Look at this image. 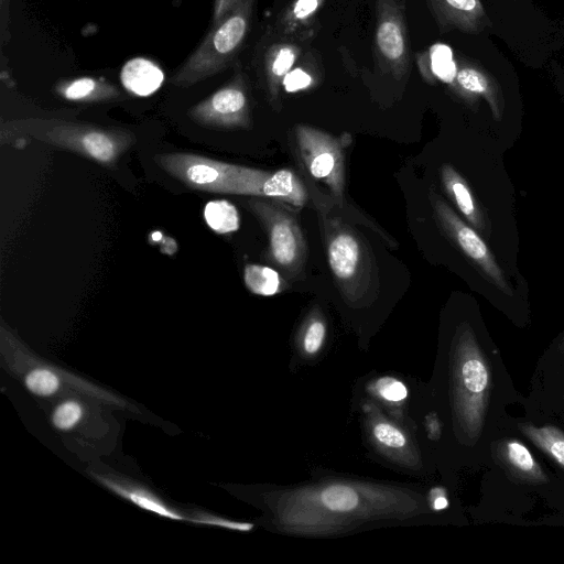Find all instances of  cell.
Listing matches in <instances>:
<instances>
[{
    "label": "cell",
    "mask_w": 564,
    "mask_h": 564,
    "mask_svg": "<svg viewBox=\"0 0 564 564\" xmlns=\"http://www.w3.org/2000/svg\"><path fill=\"white\" fill-rule=\"evenodd\" d=\"M123 88L138 97L154 94L164 82L162 68L145 57H134L124 63L120 72Z\"/></svg>",
    "instance_id": "obj_18"
},
{
    "label": "cell",
    "mask_w": 564,
    "mask_h": 564,
    "mask_svg": "<svg viewBox=\"0 0 564 564\" xmlns=\"http://www.w3.org/2000/svg\"><path fill=\"white\" fill-rule=\"evenodd\" d=\"M59 383L57 375L46 368H35L25 377L26 388L41 397L54 394L58 390Z\"/></svg>",
    "instance_id": "obj_25"
},
{
    "label": "cell",
    "mask_w": 564,
    "mask_h": 564,
    "mask_svg": "<svg viewBox=\"0 0 564 564\" xmlns=\"http://www.w3.org/2000/svg\"><path fill=\"white\" fill-rule=\"evenodd\" d=\"M83 416V406L74 400L61 403L53 412L52 421L55 427L63 431L73 429Z\"/></svg>",
    "instance_id": "obj_26"
},
{
    "label": "cell",
    "mask_w": 564,
    "mask_h": 564,
    "mask_svg": "<svg viewBox=\"0 0 564 564\" xmlns=\"http://www.w3.org/2000/svg\"><path fill=\"white\" fill-rule=\"evenodd\" d=\"M268 236V259L284 278L299 279L305 269L307 246L296 217L283 205L263 197L247 202Z\"/></svg>",
    "instance_id": "obj_6"
},
{
    "label": "cell",
    "mask_w": 564,
    "mask_h": 564,
    "mask_svg": "<svg viewBox=\"0 0 564 564\" xmlns=\"http://www.w3.org/2000/svg\"><path fill=\"white\" fill-rule=\"evenodd\" d=\"M326 335V325L319 315H312L303 335V348L308 355H313L322 347Z\"/></svg>",
    "instance_id": "obj_27"
},
{
    "label": "cell",
    "mask_w": 564,
    "mask_h": 564,
    "mask_svg": "<svg viewBox=\"0 0 564 564\" xmlns=\"http://www.w3.org/2000/svg\"><path fill=\"white\" fill-rule=\"evenodd\" d=\"M429 198L435 219L445 235L490 284L508 296L513 295L503 270L474 227L465 223L440 194L431 189Z\"/></svg>",
    "instance_id": "obj_8"
},
{
    "label": "cell",
    "mask_w": 564,
    "mask_h": 564,
    "mask_svg": "<svg viewBox=\"0 0 564 564\" xmlns=\"http://www.w3.org/2000/svg\"><path fill=\"white\" fill-rule=\"evenodd\" d=\"M22 140L40 141L110 166L135 142V137L131 131L118 127L55 118L15 119L1 124L2 144Z\"/></svg>",
    "instance_id": "obj_2"
},
{
    "label": "cell",
    "mask_w": 564,
    "mask_h": 564,
    "mask_svg": "<svg viewBox=\"0 0 564 564\" xmlns=\"http://www.w3.org/2000/svg\"><path fill=\"white\" fill-rule=\"evenodd\" d=\"M188 117L199 126L220 129H249L251 109L245 74L236 68L231 79L189 108Z\"/></svg>",
    "instance_id": "obj_9"
},
{
    "label": "cell",
    "mask_w": 564,
    "mask_h": 564,
    "mask_svg": "<svg viewBox=\"0 0 564 564\" xmlns=\"http://www.w3.org/2000/svg\"><path fill=\"white\" fill-rule=\"evenodd\" d=\"M253 4L254 0H243L232 13L212 25L202 43L171 77V83L187 88L228 68L249 33Z\"/></svg>",
    "instance_id": "obj_4"
},
{
    "label": "cell",
    "mask_w": 564,
    "mask_h": 564,
    "mask_svg": "<svg viewBox=\"0 0 564 564\" xmlns=\"http://www.w3.org/2000/svg\"><path fill=\"white\" fill-rule=\"evenodd\" d=\"M375 54L379 66L395 78L406 74L410 42L400 0H377Z\"/></svg>",
    "instance_id": "obj_10"
},
{
    "label": "cell",
    "mask_w": 564,
    "mask_h": 564,
    "mask_svg": "<svg viewBox=\"0 0 564 564\" xmlns=\"http://www.w3.org/2000/svg\"><path fill=\"white\" fill-rule=\"evenodd\" d=\"M492 459L510 478L528 485H544L549 477L529 448L519 440L505 437L491 443Z\"/></svg>",
    "instance_id": "obj_12"
},
{
    "label": "cell",
    "mask_w": 564,
    "mask_h": 564,
    "mask_svg": "<svg viewBox=\"0 0 564 564\" xmlns=\"http://www.w3.org/2000/svg\"><path fill=\"white\" fill-rule=\"evenodd\" d=\"M158 165L187 187L219 194L257 197L264 170L227 163L192 153H165Z\"/></svg>",
    "instance_id": "obj_5"
},
{
    "label": "cell",
    "mask_w": 564,
    "mask_h": 564,
    "mask_svg": "<svg viewBox=\"0 0 564 564\" xmlns=\"http://www.w3.org/2000/svg\"><path fill=\"white\" fill-rule=\"evenodd\" d=\"M378 392L383 399L393 402L401 401L408 395L405 386L393 378H384L380 380L378 383Z\"/></svg>",
    "instance_id": "obj_30"
},
{
    "label": "cell",
    "mask_w": 564,
    "mask_h": 564,
    "mask_svg": "<svg viewBox=\"0 0 564 564\" xmlns=\"http://www.w3.org/2000/svg\"><path fill=\"white\" fill-rule=\"evenodd\" d=\"M427 4L441 32L478 34L489 23L480 0H427Z\"/></svg>",
    "instance_id": "obj_13"
},
{
    "label": "cell",
    "mask_w": 564,
    "mask_h": 564,
    "mask_svg": "<svg viewBox=\"0 0 564 564\" xmlns=\"http://www.w3.org/2000/svg\"><path fill=\"white\" fill-rule=\"evenodd\" d=\"M373 435L379 443L392 448H400L405 445L403 433L389 423H378L373 427Z\"/></svg>",
    "instance_id": "obj_29"
},
{
    "label": "cell",
    "mask_w": 564,
    "mask_h": 564,
    "mask_svg": "<svg viewBox=\"0 0 564 564\" xmlns=\"http://www.w3.org/2000/svg\"><path fill=\"white\" fill-rule=\"evenodd\" d=\"M11 0H0V35L3 45L9 40Z\"/></svg>",
    "instance_id": "obj_32"
},
{
    "label": "cell",
    "mask_w": 564,
    "mask_h": 564,
    "mask_svg": "<svg viewBox=\"0 0 564 564\" xmlns=\"http://www.w3.org/2000/svg\"><path fill=\"white\" fill-rule=\"evenodd\" d=\"M490 364L469 324L457 328L452 366V397L456 426L467 444H475L485 425L492 389Z\"/></svg>",
    "instance_id": "obj_3"
},
{
    "label": "cell",
    "mask_w": 564,
    "mask_h": 564,
    "mask_svg": "<svg viewBox=\"0 0 564 564\" xmlns=\"http://www.w3.org/2000/svg\"><path fill=\"white\" fill-rule=\"evenodd\" d=\"M243 0H215L212 13L210 26L219 23L232 13Z\"/></svg>",
    "instance_id": "obj_31"
},
{
    "label": "cell",
    "mask_w": 564,
    "mask_h": 564,
    "mask_svg": "<svg viewBox=\"0 0 564 564\" xmlns=\"http://www.w3.org/2000/svg\"><path fill=\"white\" fill-rule=\"evenodd\" d=\"M314 85V76L308 65L293 67L285 76L282 87L289 93L305 90Z\"/></svg>",
    "instance_id": "obj_28"
},
{
    "label": "cell",
    "mask_w": 564,
    "mask_h": 564,
    "mask_svg": "<svg viewBox=\"0 0 564 564\" xmlns=\"http://www.w3.org/2000/svg\"><path fill=\"white\" fill-rule=\"evenodd\" d=\"M563 398H564V393H563Z\"/></svg>",
    "instance_id": "obj_34"
},
{
    "label": "cell",
    "mask_w": 564,
    "mask_h": 564,
    "mask_svg": "<svg viewBox=\"0 0 564 564\" xmlns=\"http://www.w3.org/2000/svg\"><path fill=\"white\" fill-rule=\"evenodd\" d=\"M257 197L274 198L295 207L307 200V189L299 176L289 169L265 171L258 186Z\"/></svg>",
    "instance_id": "obj_17"
},
{
    "label": "cell",
    "mask_w": 564,
    "mask_h": 564,
    "mask_svg": "<svg viewBox=\"0 0 564 564\" xmlns=\"http://www.w3.org/2000/svg\"><path fill=\"white\" fill-rule=\"evenodd\" d=\"M518 427L535 447L564 471V431L552 424L539 426L531 422H521Z\"/></svg>",
    "instance_id": "obj_19"
},
{
    "label": "cell",
    "mask_w": 564,
    "mask_h": 564,
    "mask_svg": "<svg viewBox=\"0 0 564 564\" xmlns=\"http://www.w3.org/2000/svg\"><path fill=\"white\" fill-rule=\"evenodd\" d=\"M448 506L447 498L444 495H438L433 500V508L435 510H443Z\"/></svg>",
    "instance_id": "obj_33"
},
{
    "label": "cell",
    "mask_w": 564,
    "mask_h": 564,
    "mask_svg": "<svg viewBox=\"0 0 564 564\" xmlns=\"http://www.w3.org/2000/svg\"><path fill=\"white\" fill-rule=\"evenodd\" d=\"M55 93L63 99L79 104L109 102L121 98V91L106 79L83 76L59 82Z\"/></svg>",
    "instance_id": "obj_16"
},
{
    "label": "cell",
    "mask_w": 564,
    "mask_h": 564,
    "mask_svg": "<svg viewBox=\"0 0 564 564\" xmlns=\"http://www.w3.org/2000/svg\"><path fill=\"white\" fill-rule=\"evenodd\" d=\"M283 39L269 44L262 55L261 68L268 98L272 107L280 109V91L285 76L296 64L301 46L291 39Z\"/></svg>",
    "instance_id": "obj_14"
},
{
    "label": "cell",
    "mask_w": 564,
    "mask_h": 564,
    "mask_svg": "<svg viewBox=\"0 0 564 564\" xmlns=\"http://www.w3.org/2000/svg\"><path fill=\"white\" fill-rule=\"evenodd\" d=\"M322 505L330 511L347 512L358 506V495L346 485H332L319 494Z\"/></svg>",
    "instance_id": "obj_24"
},
{
    "label": "cell",
    "mask_w": 564,
    "mask_h": 564,
    "mask_svg": "<svg viewBox=\"0 0 564 564\" xmlns=\"http://www.w3.org/2000/svg\"><path fill=\"white\" fill-rule=\"evenodd\" d=\"M294 139L306 173L329 191L337 206H343L346 170L340 139L307 124L294 127Z\"/></svg>",
    "instance_id": "obj_7"
},
{
    "label": "cell",
    "mask_w": 564,
    "mask_h": 564,
    "mask_svg": "<svg viewBox=\"0 0 564 564\" xmlns=\"http://www.w3.org/2000/svg\"><path fill=\"white\" fill-rule=\"evenodd\" d=\"M314 203L327 261L343 299L355 306L371 303L380 284L370 243L339 215L330 213L318 194L314 195Z\"/></svg>",
    "instance_id": "obj_1"
},
{
    "label": "cell",
    "mask_w": 564,
    "mask_h": 564,
    "mask_svg": "<svg viewBox=\"0 0 564 564\" xmlns=\"http://www.w3.org/2000/svg\"><path fill=\"white\" fill-rule=\"evenodd\" d=\"M243 281L250 292L261 296H272L288 288L284 276L279 271L262 264H247Z\"/></svg>",
    "instance_id": "obj_20"
},
{
    "label": "cell",
    "mask_w": 564,
    "mask_h": 564,
    "mask_svg": "<svg viewBox=\"0 0 564 564\" xmlns=\"http://www.w3.org/2000/svg\"><path fill=\"white\" fill-rule=\"evenodd\" d=\"M443 187L460 214L474 228L485 231L487 223L466 180L451 165L441 167Z\"/></svg>",
    "instance_id": "obj_15"
},
{
    "label": "cell",
    "mask_w": 564,
    "mask_h": 564,
    "mask_svg": "<svg viewBox=\"0 0 564 564\" xmlns=\"http://www.w3.org/2000/svg\"><path fill=\"white\" fill-rule=\"evenodd\" d=\"M446 84L469 105H475L479 98L485 99L494 119H502L506 105L502 90L496 78L480 65L455 61Z\"/></svg>",
    "instance_id": "obj_11"
},
{
    "label": "cell",
    "mask_w": 564,
    "mask_h": 564,
    "mask_svg": "<svg viewBox=\"0 0 564 564\" xmlns=\"http://www.w3.org/2000/svg\"><path fill=\"white\" fill-rule=\"evenodd\" d=\"M204 218L208 227L217 234H230L240 227L237 208L226 199L210 200L205 205Z\"/></svg>",
    "instance_id": "obj_22"
},
{
    "label": "cell",
    "mask_w": 564,
    "mask_h": 564,
    "mask_svg": "<svg viewBox=\"0 0 564 564\" xmlns=\"http://www.w3.org/2000/svg\"><path fill=\"white\" fill-rule=\"evenodd\" d=\"M326 0H294L283 12L279 26L282 35L292 36L310 24Z\"/></svg>",
    "instance_id": "obj_21"
},
{
    "label": "cell",
    "mask_w": 564,
    "mask_h": 564,
    "mask_svg": "<svg viewBox=\"0 0 564 564\" xmlns=\"http://www.w3.org/2000/svg\"><path fill=\"white\" fill-rule=\"evenodd\" d=\"M104 482L118 495L129 499L130 501H132L134 505L139 506L142 509L149 510L159 516L170 519H184L183 516L169 509V507L162 503L158 498L153 497L152 495L142 489L126 488L123 486H119L116 482H111L107 479H105Z\"/></svg>",
    "instance_id": "obj_23"
}]
</instances>
